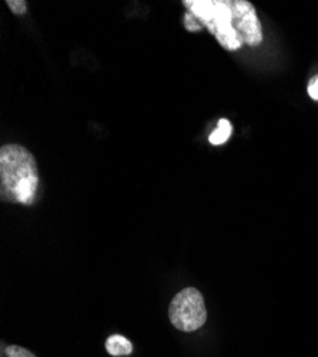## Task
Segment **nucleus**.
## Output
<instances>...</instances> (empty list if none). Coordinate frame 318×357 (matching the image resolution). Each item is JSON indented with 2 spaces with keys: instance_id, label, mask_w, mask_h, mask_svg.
<instances>
[{
  "instance_id": "f257e3e1",
  "label": "nucleus",
  "mask_w": 318,
  "mask_h": 357,
  "mask_svg": "<svg viewBox=\"0 0 318 357\" xmlns=\"http://www.w3.org/2000/svg\"><path fill=\"white\" fill-rule=\"evenodd\" d=\"M39 188L33 155L20 144L0 149V197L3 202L32 204Z\"/></svg>"
},
{
  "instance_id": "f03ea898",
  "label": "nucleus",
  "mask_w": 318,
  "mask_h": 357,
  "mask_svg": "<svg viewBox=\"0 0 318 357\" xmlns=\"http://www.w3.org/2000/svg\"><path fill=\"white\" fill-rule=\"evenodd\" d=\"M183 5L224 49L231 52L241 49L244 43L234 29L233 0H184Z\"/></svg>"
},
{
  "instance_id": "7ed1b4c3",
  "label": "nucleus",
  "mask_w": 318,
  "mask_h": 357,
  "mask_svg": "<svg viewBox=\"0 0 318 357\" xmlns=\"http://www.w3.org/2000/svg\"><path fill=\"white\" fill-rule=\"evenodd\" d=\"M168 316L176 329L194 332L207 320V310L201 293L194 287L180 290L170 303Z\"/></svg>"
},
{
  "instance_id": "20e7f679",
  "label": "nucleus",
  "mask_w": 318,
  "mask_h": 357,
  "mask_svg": "<svg viewBox=\"0 0 318 357\" xmlns=\"http://www.w3.org/2000/svg\"><path fill=\"white\" fill-rule=\"evenodd\" d=\"M234 29L241 42L250 47L260 46L263 42L262 23L258 20L255 8L247 0H233Z\"/></svg>"
},
{
  "instance_id": "39448f33",
  "label": "nucleus",
  "mask_w": 318,
  "mask_h": 357,
  "mask_svg": "<svg viewBox=\"0 0 318 357\" xmlns=\"http://www.w3.org/2000/svg\"><path fill=\"white\" fill-rule=\"evenodd\" d=\"M106 350L111 356H127L133 351V344L120 335H113L106 340Z\"/></svg>"
},
{
  "instance_id": "423d86ee",
  "label": "nucleus",
  "mask_w": 318,
  "mask_h": 357,
  "mask_svg": "<svg viewBox=\"0 0 318 357\" xmlns=\"http://www.w3.org/2000/svg\"><path fill=\"white\" fill-rule=\"evenodd\" d=\"M231 132H233V126H231V123L227 121V119H220V122L217 125V129L210 135L209 140L214 146L223 144V143H225L230 139Z\"/></svg>"
},
{
  "instance_id": "0eeeda50",
  "label": "nucleus",
  "mask_w": 318,
  "mask_h": 357,
  "mask_svg": "<svg viewBox=\"0 0 318 357\" xmlns=\"http://www.w3.org/2000/svg\"><path fill=\"white\" fill-rule=\"evenodd\" d=\"M184 26H186V29H187L189 32H200L201 29H203V24H201L198 22V19L194 15H191V13H186V16H184Z\"/></svg>"
},
{
  "instance_id": "6e6552de",
  "label": "nucleus",
  "mask_w": 318,
  "mask_h": 357,
  "mask_svg": "<svg viewBox=\"0 0 318 357\" xmlns=\"http://www.w3.org/2000/svg\"><path fill=\"white\" fill-rule=\"evenodd\" d=\"M6 5L17 16H22L27 12V3L24 2V0H8Z\"/></svg>"
},
{
  "instance_id": "1a4fd4ad",
  "label": "nucleus",
  "mask_w": 318,
  "mask_h": 357,
  "mask_svg": "<svg viewBox=\"0 0 318 357\" xmlns=\"http://www.w3.org/2000/svg\"><path fill=\"white\" fill-rule=\"evenodd\" d=\"M6 354H8V357H36L32 351H29L19 346L6 347Z\"/></svg>"
},
{
  "instance_id": "9d476101",
  "label": "nucleus",
  "mask_w": 318,
  "mask_h": 357,
  "mask_svg": "<svg viewBox=\"0 0 318 357\" xmlns=\"http://www.w3.org/2000/svg\"><path fill=\"white\" fill-rule=\"evenodd\" d=\"M307 91H308L310 98H311L312 100H317V102H318V76H315V77H312V79L310 80Z\"/></svg>"
}]
</instances>
